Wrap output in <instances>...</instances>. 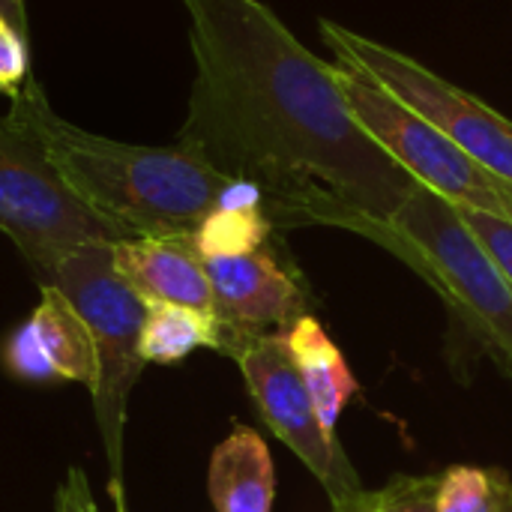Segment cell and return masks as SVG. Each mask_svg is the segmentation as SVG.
Listing matches in <instances>:
<instances>
[{"label":"cell","instance_id":"1","mask_svg":"<svg viewBox=\"0 0 512 512\" xmlns=\"http://www.w3.org/2000/svg\"><path fill=\"white\" fill-rule=\"evenodd\" d=\"M195 81L177 141L255 186L276 228L390 222L420 186L354 117L336 63L261 0H183Z\"/></svg>","mask_w":512,"mask_h":512},{"label":"cell","instance_id":"2","mask_svg":"<svg viewBox=\"0 0 512 512\" xmlns=\"http://www.w3.org/2000/svg\"><path fill=\"white\" fill-rule=\"evenodd\" d=\"M9 114L45 147L72 192L111 228L132 237H192L216 210L261 201V192L222 174L195 147H144L84 132L57 117L30 78Z\"/></svg>","mask_w":512,"mask_h":512},{"label":"cell","instance_id":"3","mask_svg":"<svg viewBox=\"0 0 512 512\" xmlns=\"http://www.w3.org/2000/svg\"><path fill=\"white\" fill-rule=\"evenodd\" d=\"M348 231L378 243L426 279L453 318L512 375V282L459 207L417 186L390 222L357 219Z\"/></svg>","mask_w":512,"mask_h":512},{"label":"cell","instance_id":"4","mask_svg":"<svg viewBox=\"0 0 512 512\" xmlns=\"http://www.w3.org/2000/svg\"><path fill=\"white\" fill-rule=\"evenodd\" d=\"M36 285L57 288L87 324L93 339L99 375L90 390L93 417L111 468V492L123 507V426L135 381L144 372L141 330L147 321V300L123 279L114 264V243H87L60 255Z\"/></svg>","mask_w":512,"mask_h":512},{"label":"cell","instance_id":"5","mask_svg":"<svg viewBox=\"0 0 512 512\" xmlns=\"http://www.w3.org/2000/svg\"><path fill=\"white\" fill-rule=\"evenodd\" d=\"M0 231L33 279L78 246L123 240L72 192L36 135L12 114L0 117Z\"/></svg>","mask_w":512,"mask_h":512},{"label":"cell","instance_id":"6","mask_svg":"<svg viewBox=\"0 0 512 512\" xmlns=\"http://www.w3.org/2000/svg\"><path fill=\"white\" fill-rule=\"evenodd\" d=\"M321 39L333 51L339 66H348L390 96L414 108L420 117L447 132L480 165L512 183V120L477 99L474 93L450 84L426 63L402 54L384 42H375L339 21L321 18Z\"/></svg>","mask_w":512,"mask_h":512},{"label":"cell","instance_id":"7","mask_svg":"<svg viewBox=\"0 0 512 512\" xmlns=\"http://www.w3.org/2000/svg\"><path fill=\"white\" fill-rule=\"evenodd\" d=\"M339 87L360 126L426 189L459 210H477L512 225V183L480 165L447 132L390 96L366 75L339 66Z\"/></svg>","mask_w":512,"mask_h":512},{"label":"cell","instance_id":"8","mask_svg":"<svg viewBox=\"0 0 512 512\" xmlns=\"http://www.w3.org/2000/svg\"><path fill=\"white\" fill-rule=\"evenodd\" d=\"M249 396L255 399L270 432L318 477L330 504L339 507L363 486L345 450L321 426L312 393L291 357L285 333H267L249 342L237 357Z\"/></svg>","mask_w":512,"mask_h":512},{"label":"cell","instance_id":"9","mask_svg":"<svg viewBox=\"0 0 512 512\" xmlns=\"http://www.w3.org/2000/svg\"><path fill=\"white\" fill-rule=\"evenodd\" d=\"M213 288L216 351L237 357L249 342L267 333H285L309 315V300L300 279L276 258L270 243L204 258Z\"/></svg>","mask_w":512,"mask_h":512},{"label":"cell","instance_id":"10","mask_svg":"<svg viewBox=\"0 0 512 512\" xmlns=\"http://www.w3.org/2000/svg\"><path fill=\"white\" fill-rule=\"evenodd\" d=\"M39 291L42 300L33 315L3 345V366L21 381H78L93 390L99 363L87 324L57 288L42 285Z\"/></svg>","mask_w":512,"mask_h":512},{"label":"cell","instance_id":"11","mask_svg":"<svg viewBox=\"0 0 512 512\" xmlns=\"http://www.w3.org/2000/svg\"><path fill=\"white\" fill-rule=\"evenodd\" d=\"M114 264L147 303H174L213 315V288L195 234L117 240Z\"/></svg>","mask_w":512,"mask_h":512},{"label":"cell","instance_id":"12","mask_svg":"<svg viewBox=\"0 0 512 512\" xmlns=\"http://www.w3.org/2000/svg\"><path fill=\"white\" fill-rule=\"evenodd\" d=\"M207 489L216 512H270L276 501V471L264 438L249 426H234L213 450Z\"/></svg>","mask_w":512,"mask_h":512},{"label":"cell","instance_id":"13","mask_svg":"<svg viewBox=\"0 0 512 512\" xmlns=\"http://www.w3.org/2000/svg\"><path fill=\"white\" fill-rule=\"evenodd\" d=\"M285 342H288L291 357L312 393L321 426L330 435H336V423H339L342 411L360 390L348 369V360L342 357V351L330 339V333L321 327V321H315L312 315H303L300 321H294L285 330Z\"/></svg>","mask_w":512,"mask_h":512},{"label":"cell","instance_id":"14","mask_svg":"<svg viewBox=\"0 0 512 512\" xmlns=\"http://www.w3.org/2000/svg\"><path fill=\"white\" fill-rule=\"evenodd\" d=\"M195 348L216 351V324L213 315L174 303H147V321L141 330V357L144 363H180Z\"/></svg>","mask_w":512,"mask_h":512},{"label":"cell","instance_id":"15","mask_svg":"<svg viewBox=\"0 0 512 512\" xmlns=\"http://www.w3.org/2000/svg\"><path fill=\"white\" fill-rule=\"evenodd\" d=\"M438 512H512V480L498 468L456 465L441 474Z\"/></svg>","mask_w":512,"mask_h":512},{"label":"cell","instance_id":"16","mask_svg":"<svg viewBox=\"0 0 512 512\" xmlns=\"http://www.w3.org/2000/svg\"><path fill=\"white\" fill-rule=\"evenodd\" d=\"M27 81H30L27 36L0 15V93L15 99Z\"/></svg>","mask_w":512,"mask_h":512},{"label":"cell","instance_id":"17","mask_svg":"<svg viewBox=\"0 0 512 512\" xmlns=\"http://www.w3.org/2000/svg\"><path fill=\"white\" fill-rule=\"evenodd\" d=\"M441 474L438 477H393L384 486V512H438Z\"/></svg>","mask_w":512,"mask_h":512},{"label":"cell","instance_id":"18","mask_svg":"<svg viewBox=\"0 0 512 512\" xmlns=\"http://www.w3.org/2000/svg\"><path fill=\"white\" fill-rule=\"evenodd\" d=\"M462 219L471 225V231L480 237V243L492 252V258L501 264V270L510 276L512 282V225L501 222L495 216L477 213V210H459Z\"/></svg>","mask_w":512,"mask_h":512},{"label":"cell","instance_id":"19","mask_svg":"<svg viewBox=\"0 0 512 512\" xmlns=\"http://www.w3.org/2000/svg\"><path fill=\"white\" fill-rule=\"evenodd\" d=\"M57 512H99L96 510V501L90 495V483H87V474L81 468H69L63 486L57 489Z\"/></svg>","mask_w":512,"mask_h":512},{"label":"cell","instance_id":"20","mask_svg":"<svg viewBox=\"0 0 512 512\" xmlns=\"http://www.w3.org/2000/svg\"><path fill=\"white\" fill-rule=\"evenodd\" d=\"M0 15L27 36V9H24V0H0Z\"/></svg>","mask_w":512,"mask_h":512}]
</instances>
